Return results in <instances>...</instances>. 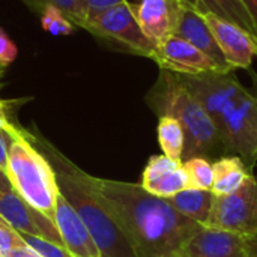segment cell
<instances>
[{
	"instance_id": "1",
	"label": "cell",
	"mask_w": 257,
	"mask_h": 257,
	"mask_svg": "<svg viewBox=\"0 0 257 257\" xmlns=\"http://www.w3.org/2000/svg\"><path fill=\"white\" fill-rule=\"evenodd\" d=\"M93 181L137 257H176L200 226L179 214L167 199L146 191L142 184L95 176Z\"/></svg>"
},
{
	"instance_id": "2",
	"label": "cell",
	"mask_w": 257,
	"mask_h": 257,
	"mask_svg": "<svg viewBox=\"0 0 257 257\" xmlns=\"http://www.w3.org/2000/svg\"><path fill=\"white\" fill-rule=\"evenodd\" d=\"M178 77L212 119L226 155H239L247 167L254 172L257 95L241 84L233 71Z\"/></svg>"
},
{
	"instance_id": "3",
	"label": "cell",
	"mask_w": 257,
	"mask_h": 257,
	"mask_svg": "<svg viewBox=\"0 0 257 257\" xmlns=\"http://www.w3.org/2000/svg\"><path fill=\"white\" fill-rule=\"evenodd\" d=\"M26 136L53 166L60 194L87 226L101 257H137L125 232L99 196L93 176L75 166L36 128H26Z\"/></svg>"
},
{
	"instance_id": "4",
	"label": "cell",
	"mask_w": 257,
	"mask_h": 257,
	"mask_svg": "<svg viewBox=\"0 0 257 257\" xmlns=\"http://www.w3.org/2000/svg\"><path fill=\"white\" fill-rule=\"evenodd\" d=\"M145 101L158 117L170 116L181 123L185 134L182 163L194 157L215 161L226 155L212 119L176 74L160 69Z\"/></svg>"
},
{
	"instance_id": "5",
	"label": "cell",
	"mask_w": 257,
	"mask_h": 257,
	"mask_svg": "<svg viewBox=\"0 0 257 257\" xmlns=\"http://www.w3.org/2000/svg\"><path fill=\"white\" fill-rule=\"evenodd\" d=\"M6 176L26 203L54 223L56 203L60 196L56 173L45 155L29 140L23 126L9 145Z\"/></svg>"
},
{
	"instance_id": "6",
	"label": "cell",
	"mask_w": 257,
	"mask_h": 257,
	"mask_svg": "<svg viewBox=\"0 0 257 257\" xmlns=\"http://www.w3.org/2000/svg\"><path fill=\"white\" fill-rule=\"evenodd\" d=\"M84 30L90 32L98 39L151 60L157 48L142 30L128 0L102 12L89 15Z\"/></svg>"
},
{
	"instance_id": "7",
	"label": "cell",
	"mask_w": 257,
	"mask_h": 257,
	"mask_svg": "<svg viewBox=\"0 0 257 257\" xmlns=\"http://www.w3.org/2000/svg\"><path fill=\"white\" fill-rule=\"evenodd\" d=\"M208 226L242 238L257 235V178L254 173L248 175L233 193L214 197Z\"/></svg>"
},
{
	"instance_id": "8",
	"label": "cell",
	"mask_w": 257,
	"mask_h": 257,
	"mask_svg": "<svg viewBox=\"0 0 257 257\" xmlns=\"http://www.w3.org/2000/svg\"><path fill=\"white\" fill-rule=\"evenodd\" d=\"M152 60L160 66V69L178 75L223 72L209 56L175 35L155 48Z\"/></svg>"
},
{
	"instance_id": "9",
	"label": "cell",
	"mask_w": 257,
	"mask_h": 257,
	"mask_svg": "<svg viewBox=\"0 0 257 257\" xmlns=\"http://www.w3.org/2000/svg\"><path fill=\"white\" fill-rule=\"evenodd\" d=\"M211 29L227 63L236 69H248L257 56V36L241 26L230 23L215 14H202Z\"/></svg>"
},
{
	"instance_id": "10",
	"label": "cell",
	"mask_w": 257,
	"mask_h": 257,
	"mask_svg": "<svg viewBox=\"0 0 257 257\" xmlns=\"http://www.w3.org/2000/svg\"><path fill=\"white\" fill-rule=\"evenodd\" d=\"M0 217H3L20 233H29L63 247L56 224L26 203L15 191L0 193ZM65 248V247H63Z\"/></svg>"
},
{
	"instance_id": "11",
	"label": "cell",
	"mask_w": 257,
	"mask_h": 257,
	"mask_svg": "<svg viewBox=\"0 0 257 257\" xmlns=\"http://www.w3.org/2000/svg\"><path fill=\"white\" fill-rule=\"evenodd\" d=\"M176 257H247L245 238L211 226H199Z\"/></svg>"
},
{
	"instance_id": "12",
	"label": "cell",
	"mask_w": 257,
	"mask_h": 257,
	"mask_svg": "<svg viewBox=\"0 0 257 257\" xmlns=\"http://www.w3.org/2000/svg\"><path fill=\"white\" fill-rule=\"evenodd\" d=\"M131 6L142 30L158 47L175 35L184 5L181 0H142L140 3H131Z\"/></svg>"
},
{
	"instance_id": "13",
	"label": "cell",
	"mask_w": 257,
	"mask_h": 257,
	"mask_svg": "<svg viewBox=\"0 0 257 257\" xmlns=\"http://www.w3.org/2000/svg\"><path fill=\"white\" fill-rule=\"evenodd\" d=\"M54 224L60 233L65 250L71 257H101V251L87 226L62 194L56 203Z\"/></svg>"
},
{
	"instance_id": "14",
	"label": "cell",
	"mask_w": 257,
	"mask_h": 257,
	"mask_svg": "<svg viewBox=\"0 0 257 257\" xmlns=\"http://www.w3.org/2000/svg\"><path fill=\"white\" fill-rule=\"evenodd\" d=\"M142 187L154 196L169 199L190 187L182 163L166 155H152L142 173Z\"/></svg>"
},
{
	"instance_id": "15",
	"label": "cell",
	"mask_w": 257,
	"mask_h": 257,
	"mask_svg": "<svg viewBox=\"0 0 257 257\" xmlns=\"http://www.w3.org/2000/svg\"><path fill=\"white\" fill-rule=\"evenodd\" d=\"M175 36L190 42L200 51H203L206 56H209L220 68L223 72H230L235 71L227 60L224 59V54L221 48L218 47L211 29L208 27L203 15L191 8L182 6L179 20L175 29Z\"/></svg>"
},
{
	"instance_id": "16",
	"label": "cell",
	"mask_w": 257,
	"mask_h": 257,
	"mask_svg": "<svg viewBox=\"0 0 257 257\" xmlns=\"http://www.w3.org/2000/svg\"><path fill=\"white\" fill-rule=\"evenodd\" d=\"M215 194L211 190L185 188L178 194L169 197V203L184 217L196 221L200 226L209 224V217L212 211Z\"/></svg>"
},
{
	"instance_id": "17",
	"label": "cell",
	"mask_w": 257,
	"mask_h": 257,
	"mask_svg": "<svg viewBox=\"0 0 257 257\" xmlns=\"http://www.w3.org/2000/svg\"><path fill=\"white\" fill-rule=\"evenodd\" d=\"M212 169L214 185L211 191L215 196L233 193L242 185L245 178L253 173L239 155H223L212 161Z\"/></svg>"
},
{
	"instance_id": "18",
	"label": "cell",
	"mask_w": 257,
	"mask_h": 257,
	"mask_svg": "<svg viewBox=\"0 0 257 257\" xmlns=\"http://www.w3.org/2000/svg\"><path fill=\"white\" fill-rule=\"evenodd\" d=\"M158 145L163 151V155L170 160L182 163V154L185 148V134L181 123L170 116H160L157 125Z\"/></svg>"
},
{
	"instance_id": "19",
	"label": "cell",
	"mask_w": 257,
	"mask_h": 257,
	"mask_svg": "<svg viewBox=\"0 0 257 257\" xmlns=\"http://www.w3.org/2000/svg\"><path fill=\"white\" fill-rule=\"evenodd\" d=\"M199 2L203 8V14L206 12L215 14L230 23L241 26L251 35L257 36L256 24L250 17L248 11L245 9V6L241 3V0H199Z\"/></svg>"
},
{
	"instance_id": "20",
	"label": "cell",
	"mask_w": 257,
	"mask_h": 257,
	"mask_svg": "<svg viewBox=\"0 0 257 257\" xmlns=\"http://www.w3.org/2000/svg\"><path fill=\"white\" fill-rule=\"evenodd\" d=\"M30 11L41 15L48 6L57 8L75 26L84 29L87 24V8L84 0H21Z\"/></svg>"
},
{
	"instance_id": "21",
	"label": "cell",
	"mask_w": 257,
	"mask_h": 257,
	"mask_svg": "<svg viewBox=\"0 0 257 257\" xmlns=\"http://www.w3.org/2000/svg\"><path fill=\"white\" fill-rule=\"evenodd\" d=\"M185 173L188 176L190 188H199V190H212L214 185V169L212 161L194 157L182 163Z\"/></svg>"
},
{
	"instance_id": "22",
	"label": "cell",
	"mask_w": 257,
	"mask_h": 257,
	"mask_svg": "<svg viewBox=\"0 0 257 257\" xmlns=\"http://www.w3.org/2000/svg\"><path fill=\"white\" fill-rule=\"evenodd\" d=\"M39 17H41L42 29L53 36L72 35L75 30V26L66 18V15L54 6H48Z\"/></svg>"
},
{
	"instance_id": "23",
	"label": "cell",
	"mask_w": 257,
	"mask_h": 257,
	"mask_svg": "<svg viewBox=\"0 0 257 257\" xmlns=\"http://www.w3.org/2000/svg\"><path fill=\"white\" fill-rule=\"evenodd\" d=\"M26 245L27 244L23 239L21 233L3 217H0V257H9L14 250Z\"/></svg>"
},
{
	"instance_id": "24",
	"label": "cell",
	"mask_w": 257,
	"mask_h": 257,
	"mask_svg": "<svg viewBox=\"0 0 257 257\" xmlns=\"http://www.w3.org/2000/svg\"><path fill=\"white\" fill-rule=\"evenodd\" d=\"M27 99H2L0 98V130L17 133L21 125L17 122V108Z\"/></svg>"
},
{
	"instance_id": "25",
	"label": "cell",
	"mask_w": 257,
	"mask_h": 257,
	"mask_svg": "<svg viewBox=\"0 0 257 257\" xmlns=\"http://www.w3.org/2000/svg\"><path fill=\"white\" fill-rule=\"evenodd\" d=\"M21 236L30 248H33L42 257H71V254L63 247H60L51 241H47L44 238H38V236H33L29 233H21Z\"/></svg>"
},
{
	"instance_id": "26",
	"label": "cell",
	"mask_w": 257,
	"mask_h": 257,
	"mask_svg": "<svg viewBox=\"0 0 257 257\" xmlns=\"http://www.w3.org/2000/svg\"><path fill=\"white\" fill-rule=\"evenodd\" d=\"M17 54H18V48L15 42L0 27V63L5 66L11 65L17 59Z\"/></svg>"
},
{
	"instance_id": "27",
	"label": "cell",
	"mask_w": 257,
	"mask_h": 257,
	"mask_svg": "<svg viewBox=\"0 0 257 257\" xmlns=\"http://www.w3.org/2000/svg\"><path fill=\"white\" fill-rule=\"evenodd\" d=\"M14 134L15 133H8V131L0 130V169L5 173L8 172V152H9V145L12 142Z\"/></svg>"
},
{
	"instance_id": "28",
	"label": "cell",
	"mask_w": 257,
	"mask_h": 257,
	"mask_svg": "<svg viewBox=\"0 0 257 257\" xmlns=\"http://www.w3.org/2000/svg\"><path fill=\"white\" fill-rule=\"evenodd\" d=\"M123 2H126V0H84L89 15L102 12V11L108 9V8H113L116 5H120Z\"/></svg>"
},
{
	"instance_id": "29",
	"label": "cell",
	"mask_w": 257,
	"mask_h": 257,
	"mask_svg": "<svg viewBox=\"0 0 257 257\" xmlns=\"http://www.w3.org/2000/svg\"><path fill=\"white\" fill-rule=\"evenodd\" d=\"M9 257H42V256H41V254H38V253H36L33 248H30L29 245H26V247H20V248L14 250Z\"/></svg>"
},
{
	"instance_id": "30",
	"label": "cell",
	"mask_w": 257,
	"mask_h": 257,
	"mask_svg": "<svg viewBox=\"0 0 257 257\" xmlns=\"http://www.w3.org/2000/svg\"><path fill=\"white\" fill-rule=\"evenodd\" d=\"M241 3L245 6V9L248 11L250 17L253 18L254 24H256L257 29V0H241Z\"/></svg>"
},
{
	"instance_id": "31",
	"label": "cell",
	"mask_w": 257,
	"mask_h": 257,
	"mask_svg": "<svg viewBox=\"0 0 257 257\" xmlns=\"http://www.w3.org/2000/svg\"><path fill=\"white\" fill-rule=\"evenodd\" d=\"M247 245V257H257V235L251 238H245Z\"/></svg>"
},
{
	"instance_id": "32",
	"label": "cell",
	"mask_w": 257,
	"mask_h": 257,
	"mask_svg": "<svg viewBox=\"0 0 257 257\" xmlns=\"http://www.w3.org/2000/svg\"><path fill=\"white\" fill-rule=\"evenodd\" d=\"M8 191H14L6 173L0 169V193H8Z\"/></svg>"
},
{
	"instance_id": "33",
	"label": "cell",
	"mask_w": 257,
	"mask_h": 257,
	"mask_svg": "<svg viewBox=\"0 0 257 257\" xmlns=\"http://www.w3.org/2000/svg\"><path fill=\"white\" fill-rule=\"evenodd\" d=\"M181 2H182V5H184V6L191 8V9H194V11H197V12L203 14V8H202V5H200V2H199V0H181Z\"/></svg>"
},
{
	"instance_id": "34",
	"label": "cell",
	"mask_w": 257,
	"mask_h": 257,
	"mask_svg": "<svg viewBox=\"0 0 257 257\" xmlns=\"http://www.w3.org/2000/svg\"><path fill=\"white\" fill-rule=\"evenodd\" d=\"M5 69H6V66L0 63V75H2V77H3V74H5Z\"/></svg>"
},
{
	"instance_id": "35",
	"label": "cell",
	"mask_w": 257,
	"mask_h": 257,
	"mask_svg": "<svg viewBox=\"0 0 257 257\" xmlns=\"http://www.w3.org/2000/svg\"><path fill=\"white\" fill-rule=\"evenodd\" d=\"M0 90H2V75H0Z\"/></svg>"
},
{
	"instance_id": "36",
	"label": "cell",
	"mask_w": 257,
	"mask_h": 257,
	"mask_svg": "<svg viewBox=\"0 0 257 257\" xmlns=\"http://www.w3.org/2000/svg\"><path fill=\"white\" fill-rule=\"evenodd\" d=\"M254 78H256V81H257V75H254Z\"/></svg>"
}]
</instances>
